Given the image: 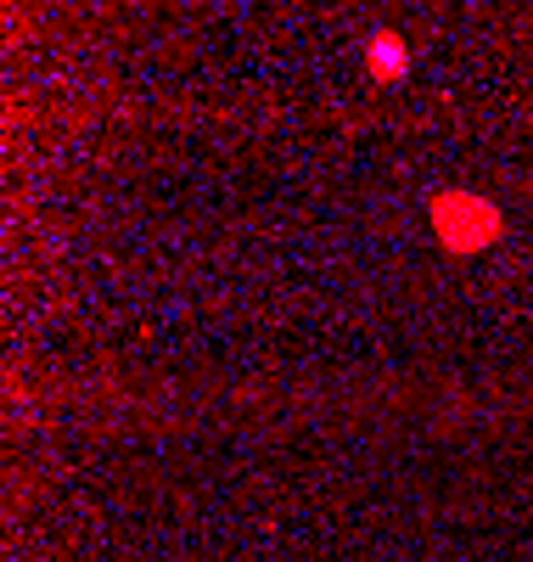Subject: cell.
I'll return each mask as SVG.
<instances>
[{
    "label": "cell",
    "instance_id": "6da1fadb",
    "mask_svg": "<svg viewBox=\"0 0 533 562\" xmlns=\"http://www.w3.org/2000/svg\"><path fill=\"white\" fill-rule=\"evenodd\" d=\"M432 231H439L444 254L466 259V254H483L489 243H500L506 214L477 192H439L432 198Z\"/></svg>",
    "mask_w": 533,
    "mask_h": 562
},
{
    "label": "cell",
    "instance_id": "7a4b0ae2",
    "mask_svg": "<svg viewBox=\"0 0 533 562\" xmlns=\"http://www.w3.org/2000/svg\"><path fill=\"white\" fill-rule=\"evenodd\" d=\"M410 52H405V34L399 29H376L371 34V45H365V68H371V79L376 85H394V79H405V63Z\"/></svg>",
    "mask_w": 533,
    "mask_h": 562
}]
</instances>
